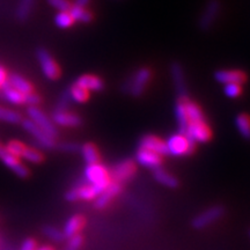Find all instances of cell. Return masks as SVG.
I'll return each mask as SVG.
<instances>
[{
	"label": "cell",
	"mask_w": 250,
	"mask_h": 250,
	"mask_svg": "<svg viewBox=\"0 0 250 250\" xmlns=\"http://www.w3.org/2000/svg\"><path fill=\"white\" fill-rule=\"evenodd\" d=\"M83 176L87 184H92V186L98 187L101 191L105 190L109 184L111 183L110 173L104 166L100 164H92L87 165L83 171Z\"/></svg>",
	"instance_id": "1"
},
{
	"label": "cell",
	"mask_w": 250,
	"mask_h": 250,
	"mask_svg": "<svg viewBox=\"0 0 250 250\" xmlns=\"http://www.w3.org/2000/svg\"><path fill=\"white\" fill-rule=\"evenodd\" d=\"M196 144L190 140L184 133H175L166 140V147L168 154L173 156H183L191 154Z\"/></svg>",
	"instance_id": "2"
},
{
	"label": "cell",
	"mask_w": 250,
	"mask_h": 250,
	"mask_svg": "<svg viewBox=\"0 0 250 250\" xmlns=\"http://www.w3.org/2000/svg\"><path fill=\"white\" fill-rule=\"evenodd\" d=\"M152 78V71L147 67H142L133 73L126 83H124V92L131 94L132 96H140L147 87Z\"/></svg>",
	"instance_id": "3"
},
{
	"label": "cell",
	"mask_w": 250,
	"mask_h": 250,
	"mask_svg": "<svg viewBox=\"0 0 250 250\" xmlns=\"http://www.w3.org/2000/svg\"><path fill=\"white\" fill-rule=\"evenodd\" d=\"M37 59H39L43 73L48 79L56 80L61 77V68L48 50L43 48L37 50Z\"/></svg>",
	"instance_id": "4"
},
{
	"label": "cell",
	"mask_w": 250,
	"mask_h": 250,
	"mask_svg": "<svg viewBox=\"0 0 250 250\" xmlns=\"http://www.w3.org/2000/svg\"><path fill=\"white\" fill-rule=\"evenodd\" d=\"M27 112L28 116H29V120L33 121L40 129H42L50 137H52V138H55L57 136V130H56L55 123L40 108L29 107Z\"/></svg>",
	"instance_id": "5"
},
{
	"label": "cell",
	"mask_w": 250,
	"mask_h": 250,
	"mask_svg": "<svg viewBox=\"0 0 250 250\" xmlns=\"http://www.w3.org/2000/svg\"><path fill=\"white\" fill-rule=\"evenodd\" d=\"M186 136L193 143L203 144L208 143L211 139L212 132L210 126L206 124V122H195V123L188 124Z\"/></svg>",
	"instance_id": "6"
},
{
	"label": "cell",
	"mask_w": 250,
	"mask_h": 250,
	"mask_svg": "<svg viewBox=\"0 0 250 250\" xmlns=\"http://www.w3.org/2000/svg\"><path fill=\"white\" fill-rule=\"evenodd\" d=\"M102 191L98 187L92 186V184H85L80 186L67 191L65 195V198L68 202H77V201H92L95 199Z\"/></svg>",
	"instance_id": "7"
},
{
	"label": "cell",
	"mask_w": 250,
	"mask_h": 250,
	"mask_svg": "<svg viewBox=\"0 0 250 250\" xmlns=\"http://www.w3.org/2000/svg\"><path fill=\"white\" fill-rule=\"evenodd\" d=\"M224 211V208H221V206H212V208L202 212L201 214H198L193 219L192 226L197 228V229H202V228L210 226V225L215 223V221L223 217Z\"/></svg>",
	"instance_id": "8"
},
{
	"label": "cell",
	"mask_w": 250,
	"mask_h": 250,
	"mask_svg": "<svg viewBox=\"0 0 250 250\" xmlns=\"http://www.w3.org/2000/svg\"><path fill=\"white\" fill-rule=\"evenodd\" d=\"M0 160H1L6 165V167H8L9 169L13 170L19 177H22L26 179L29 175V170L24 166L21 160L17 156L9 154V153L5 149V146L0 145Z\"/></svg>",
	"instance_id": "9"
},
{
	"label": "cell",
	"mask_w": 250,
	"mask_h": 250,
	"mask_svg": "<svg viewBox=\"0 0 250 250\" xmlns=\"http://www.w3.org/2000/svg\"><path fill=\"white\" fill-rule=\"evenodd\" d=\"M22 126L27 132H29L31 136L43 146V147L52 148L55 146V138L50 137L48 133H45L42 129H40L33 121L22 120Z\"/></svg>",
	"instance_id": "10"
},
{
	"label": "cell",
	"mask_w": 250,
	"mask_h": 250,
	"mask_svg": "<svg viewBox=\"0 0 250 250\" xmlns=\"http://www.w3.org/2000/svg\"><path fill=\"white\" fill-rule=\"evenodd\" d=\"M140 149H147L149 152L156 153V154L165 156L167 155V147H166V142L160 137H156L154 134H146L139 142Z\"/></svg>",
	"instance_id": "11"
},
{
	"label": "cell",
	"mask_w": 250,
	"mask_h": 250,
	"mask_svg": "<svg viewBox=\"0 0 250 250\" xmlns=\"http://www.w3.org/2000/svg\"><path fill=\"white\" fill-rule=\"evenodd\" d=\"M134 174H136V165H134V162L131 160H124L115 166L110 177L115 182L120 183L132 179Z\"/></svg>",
	"instance_id": "12"
},
{
	"label": "cell",
	"mask_w": 250,
	"mask_h": 250,
	"mask_svg": "<svg viewBox=\"0 0 250 250\" xmlns=\"http://www.w3.org/2000/svg\"><path fill=\"white\" fill-rule=\"evenodd\" d=\"M214 78L218 83H224V85H227V83L243 85L248 79L246 72L241 70H219L214 73Z\"/></svg>",
	"instance_id": "13"
},
{
	"label": "cell",
	"mask_w": 250,
	"mask_h": 250,
	"mask_svg": "<svg viewBox=\"0 0 250 250\" xmlns=\"http://www.w3.org/2000/svg\"><path fill=\"white\" fill-rule=\"evenodd\" d=\"M136 160L143 167L154 170L156 168H160L162 164V156L156 154V153L149 152L147 149L139 148V151L137 152Z\"/></svg>",
	"instance_id": "14"
},
{
	"label": "cell",
	"mask_w": 250,
	"mask_h": 250,
	"mask_svg": "<svg viewBox=\"0 0 250 250\" xmlns=\"http://www.w3.org/2000/svg\"><path fill=\"white\" fill-rule=\"evenodd\" d=\"M122 191V187L120 183L111 182L109 184L105 190L100 193V195L95 198V206L98 208H104L110 204V202L115 198L117 195H120Z\"/></svg>",
	"instance_id": "15"
},
{
	"label": "cell",
	"mask_w": 250,
	"mask_h": 250,
	"mask_svg": "<svg viewBox=\"0 0 250 250\" xmlns=\"http://www.w3.org/2000/svg\"><path fill=\"white\" fill-rule=\"evenodd\" d=\"M52 122L61 126L66 127H77L83 123L80 116L73 112H68L67 110H56L52 116Z\"/></svg>",
	"instance_id": "16"
},
{
	"label": "cell",
	"mask_w": 250,
	"mask_h": 250,
	"mask_svg": "<svg viewBox=\"0 0 250 250\" xmlns=\"http://www.w3.org/2000/svg\"><path fill=\"white\" fill-rule=\"evenodd\" d=\"M219 9H220V4H219L218 0H210L208 2L201 17V20H199V24H201L202 29L206 30L211 28L219 13Z\"/></svg>",
	"instance_id": "17"
},
{
	"label": "cell",
	"mask_w": 250,
	"mask_h": 250,
	"mask_svg": "<svg viewBox=\"0 0 250 250\" xmlns=\"http://www.w3.org/2000/svg\"><path fill=\"white\" fill-rule=\"evenodd\" d=\"M76 85L80 86L81 88L88 90V92H100L104 88V83L101 78L94 74H83L76 80Z\"/></svg>",
	"instance_id": "18"
},
{
	"label": "cell",
	"mask_w": 250,
	"mask_h": 250,
	"mask_svg": "<svg viewBox=\"0 0 250 250\" xmlns=\"http://www.w3.org/2000/svg\"><path fill=\"white\" fill-rule=\"evenodd\" d=\"M83 225H85V219L81 217V215H72L65 223L64 229H62L64 236L66 239H70V237L77 235L83 229Z\"/></svg>",
	"instance_id": "19"
},
{
	"label": "cell",
	"mask_w": 250,
	"mask_h": 250,
	"mask_svg": "<svg viewBox=\"0 0 250 250\" xmlns=\"http://www.w3.org/2000/svg\"><path fill=\"white\" fill-rule=\"evenodd\" d=\"M0 89H1V93L2 95H4L6 101L12 103V104H24L26 94H22L21 92H19V90L13 88V87L9 85L7 80L2 83Z\"/></svg>",
	"instance_id": "20"
},
{
	"label": "cell",
	"mask_w": 250,
	"mask_h": 250,
	"mask_svg": "<svg viewBox=\"0 0 250 250\" xmlns=\"http://www.w3.org/2000/svg\"><path fill=\"white\" fill-rule=\"evenodd\" d=\"M187 96H181L176 107H175V115H176L180 133H186L188 124H189V120H188V115L186 110V102H184Z\"/></svg>",
	"instance_id": "21"
},
{
	"label": "cell",
	"mask_w": 250,
	"mask_h": 250,
	"mask_svg": "<svg viewBox=\"0 0 250 250\" xmlns=\"http://www.w3.org/2000/svg\"><path fill=\"white\" fill-rule=\"evenodd\" d=\"M7 81L13 88L19 90V92H21L22 94H29L31 92H34L33 85H31L27 79H24L23 77H21L20 74H11V76L7 77Z\"/></svg>",
	"instance_id": "22"
},
{
	"label": "cell",
	"mask_w": 250,
	"mask_h": 250,
	"mask_svg": "<svg viewBox=\"0 0 250 250\" xmlns=\"http://www.w3.org/2000/svg\"><path fill=\"white\" fill-rule=\"evenodd\" d=\"M171 77H173L174 83L176 86V89L179 90L181 96H187L186 89V79H184L183 68L179 62H174L171 65Z\"/></svg>",
	"instance_id": "23"
},
{
	"label": "cell",
	"mask_w": 250,
	"mask_h": 250,
	"mask_svg": "<svg viewBox=\"0 0 250 250\" xmlns=\"http://www.w3.org/2000/svg\"><path fill=\"white\" fill-rule=\"evenodd\" d=\"M186 110L188 115V120L189 123H195V122H205V116L203 114V110L198 104L192 102L191 100L186 98Z\"/></svg>",
	"instance_id": "24"
},
{
	"label": "cell",
	"mask_w": 250,
	"mask_h": 250,
	"mask_svg": "<svg viewBox=\"0 0 250 250\" xmlns=\"http://www.w3.org/2000/svg\"><path fill=\"white\" fill-rule=\"evenodd\" d=\"M154 179L159 183H161L162 186L171 188V189L179 186V181H177L176 177L173 176V175L166 171L165 169H162V168H156V169H154Z\"/></svg>",
	"instance_id": "25"
},
{
	"label": "cell",
	"mask_w": 250,
	"mask_h": 250,
	"mask_svg": "<svg viewBox=\"0 0 250 250\" xmlns=\"http://www.w3.org/2000/svg\"><path fill=\"white\" fill-rule=\"evenodd\" d=\"M81 154L83 156V160L86 161L87 165L92 164H98L100 161V154L98 148H96L95 145L93 144H85L83 146H81Z\"/></svg>",
	"instance_id": "26"
},
{
	"label": "cell",
	"mask_w": 250,
	"mask_h": 250,
	"mask_svg": "<svg viewBox=\"0 0 250 250\" xmlns=\"http://www.w3.org/2000/svg\"><path fill=\"white\" fill-rule=\"evenodd\" d=\"M68 12H70L72 18H73V20L78 21V22L89 23L90 21L93 20V14L85 7H79V6L72 5V7L70 8V11Z\"/></svg>",
	"instance_id": "27"
},
{
	"label": "cell",
	"mask_w": 250,
	"mask_h": 250,
	"mask_svg": "<svg viewBox=\"0 0 250 250\" xmlns=\"http://www.w3.org/2000/svg\"><path fill=\"white\" fill-rule=\"evenodd\" d=\"M235 125L239 133L243 138L250 139V116L247 114H239L235 117Z\"/></svg>",
	"instance_id": "28"
},
{
	"label": "cell",
	"mask_w": 250,
	"mask_h": 250,
	"mask_svg": "<svg viewBox=\"0 0 250 250\" xmlns=\"http://www.w3.org/2000/svg\"><path fill=\"white\" fill-rule=\"evenodd\" d=\"M67 94H68V98H70L71 101H74L77 103L86 102L89 98L88 90L81 88L80 86L76 85V83H73V85H72L70 88L67 89Z\"/></svg>",
	"instance_id": "29"
},
{
	"label": "cell",
	"mask_w": 250,
	"mask_h": 250,
	"mask_svg": "<svg viewBox=\"0 0 250 250\" xmlns=\"http://www.w3.org/2000/svg\"><path fill=\"white\" fill-rule=\"evenodd\" d=\"M35 0H19L17 8V18L20 21H26L33 11Z\"/></svg>",
	"instance_id": "30"
},
{
	"label": "cell",
	"mask_w": 250,
	"mask_h": 250,
	"mask_svg": "<svg viewBox=\"0 0 250 250\" xmlns=\"http://www.w3.org/2000/svg\"><path fill=\"white\" fill-rule=\"evenodd\" d=\"M0 121L7 122V123L12 124H18L22 122V117L17 111L11 110V109L5 107H0Z\"/></svg>",
	"instance_id": "31"
},
{
	"label": "cell",
	"mask_w": 250,
	"mask_h": 250,
	"mask_svg": "<svg viewBox=\"0 0 250 250\" xmlns=\"http://www.w3.org/2000/svg\"><path fill=\"white\" fill-rule=\"evenodd\" d=\"M21 158L24 159V160L28 162H30V164H40V162L43 161L44 156H43V154L39 151V149L30 148L26 146Z\"/></svg>",
	"instance_id": "32"
},
{
	"label": "cell",
	"mask_w": 250,
	"mask_h": 250,
	"mask_svg": "<svg viewBox=\"0 0 250 250\" xmlns=\"http://www.w3.org/2000/svg\"><path fill=\"white\" fill-rule=\"evenodd\" d=\"M76 21L73 20L70 12H59V13L55 17V23L57 24L59 28H70Z\"/></svg>",
	"instance_id": "33"
},
{
	"label": "cell",
	"mask_w": 250,
	"mask_h": 250,
	"mask_svg": "<svg viewBox=\"0 0 250 250\" xmlns=\"http://www.w3.org/2000/svg\"><path fill=\"white\" fill-rule=\"evenodd\" d=\"M26 148V145H23L22 143L18 142V140H11V142L7 143V145L5 146V149L7 151L9 154L17 156V158L20 159L21 155Z\"/></svg>",
	"instance_id": "34"
},
{
	"label": "cell",
	"mask_w": 250,
	"mask_h": 250,
	"mask_svg": "<svg viewBox=\"0 0 250 250\" xmlns=\"http://www.w3.org/2000/svg\"><path fill=\"white\" fill-rule=\"evenodd\" d=\"M224 92L225 95L228 96V98L236 99L242 94V85H239V83H227V85H225Z\"/></svg>",
	"instance_id": "35"
},
{
	"label": "cell",
	"mask_w": 250,
	"mask_h": 250,
	"mask_svg": "<svg viewBox=\"0 0 250 250\" xmlns=\"http://www.w3.org/2000/svg\"><path fill=\"white\" fill-rule=\"evenodd\" d=\"M44 234L50 240H52L55 242H62L65 239L62 230H59L58 228L52 226H46L44 228Z\"/></svg>",
	"instance_id": "36"
},
{
	"label": "cell",
	"mask_w": 250,
	"mask_h": 250,
	"mask_svg": "<svg viewBox=\"0 0 250 250\" xmlns=\"http://www.w3.org/2000/svg\"><path fill=\"white\" fill-rule=\"evenodd\" d=\"M48 2L59 12H68L72 7L70 0H48Z\"/></svg>",
	"instance_id": "37"
},
{
	"label": "cell",
	"mask_w": 250,
	"mask_h": 250,
	"mask_svg": "<svg viewBox=\"0 0 250 250\" xmlns=\"http://www.w3.org/2000/svg\"><path fill=\"white\" fill-rule=\"evenodd\" d=\"M81 246H83V237L79 234H77V235L70 237L66 250H79Z\"/></svg>",
	"instance_id": "38"
},
{
	"label": "cell",
	"mask_w": 250,
	"mask_h": 250,
	"mask_svg": "<svg viewBox=\"0 0 250 250\" xmlns=\"http://www.w3.org/2000/svg\"><path fill=\"white\" fill-rule=\"evenodd\" d=\"M40 102H41V98L36 93L31 92L29 94H26L24 103H26V104H29V107H37V104H39Z\"/></svg>",
	"instance_id": "39"
},
{
	"label": "cell",
	"mask_w": 250,
	"mask_h": 250,
	"mask_svg": "<svg viewBox=\"0 0 250 250\" xmlns=\"http://www.w3.org/2000/svg\"><path fill=\"white\" fill-rule=\"evenodd\" d=\"M59 148L64 152H68V153H73L77 152L80 149V146L76 143H62L59 145Z\"/></svg>",
	"instance_id": "40"
},
{
	"label": "cell",
	"mask_w": 250,
	"mask_h": 250,
	"mask_svg": "<svg viewBox=\"0 0 250 250\" xmlns=\"http://www.w3.org/2000/svg\"><path fill=\"white\" fill-rule=\"evenodd\" d=\"M37 243L34 239H27L26 241L22 243L20 250H36Z\"/></svg>",
	"instance_id": "41"
},
{
	"label": "cell",
	"mask_w": 250,
	"mask_h": 250,
	"mask_svg": "<svg viewBox=\"0 0 250 250\" xmlns=\"http://www.w3.org/2000/svg\"><path fill=\"white\" fill-rule=\"evenodd\" d=\"M6 80H7V73H6L4 67L0 66V87H1V85Z\"/></svg>",
	"instance_id": "42"
},
{
	"label": "cell",
	"mask_w": 250,
	"mask_h": 250,
	"mask_svg": "<svg viewBox=\"0 0 250 250\" xmlns=\"http://www.w3.org/2000/svg\"><path fill=\"white\" fill-rule=\"evenodd\" d=\"M90 0H76V2H74V5L76 6H79V7H85L86 6L89 4Z\"/></svg>",
	"instance_id": "43"
},
{
	"label": "cell",
	"mask_w": 250,
	"mask_h": 250,
	"mask_svg": "<svg viewBox=\"0 0 250 250\" xmlns=\"http://www.w3.org/2000/svg\"><path fill=\"white\" fill-rule=\"evenodd\" d=\"M36 250H54V248L50 246H42L40 248H36Z\"/></svg>",
	"instance_id": "44"
}]
</instances>
